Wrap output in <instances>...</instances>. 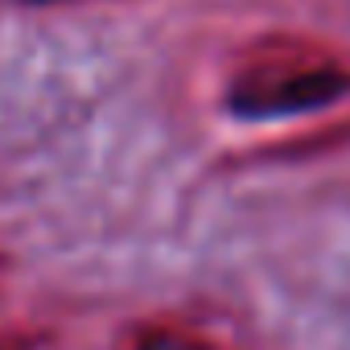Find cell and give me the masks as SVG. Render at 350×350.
<instances>
[{
    "label": "cell",
    "mask_w": 350,
    "mask_h": 350,
    "mask_svg": "<svg viewBox=\"0 0 350 350\" xmlns=\"http://www.w3.org/2000/svg\"><path fill=\"white\" fill-rule=\"evenodd\" d=\"M350 95V66L325 46L268 38L227 79V107L243 120H288Z\"/></svg>",
    "instance_id": "obj_1"
},
{
    "label": "cell",
    "mask_w": 350,
    "mask_h": 350,
    "mask_svg": "<svg viewBox=\"0 0 350 350\" xmlns=\"http://www.w3.org/2000/svg\"><path fill=\"white\" fill-rule=\"evenodd\" d=\"M136 350H215V346L190 329H178V325H152L136 338Z\"/></svg>",
    "instance_id": "obj_2"
},
{
    "label": "cell",
    "mask_w": 350,
    "mask_h": 350,
    "mask_svg": "<svg viewBox=\"0 0 350 350\" xmlns=\"http://www.w3.org/2000/svg\"><path fill=\"white\" fill-rule=\"evenodd\" d=\"M21 5H50V0H21Z\"/></svg>",
    "instance_id": "obj_3"
},
{
    "label": "cell",
    "mask_w": 350,
    "mask_h": 350,
    "mask_svg": "<svg viewBox=\"0 0 350 350\" xmlns=\"http://www.w3.org/2000/svg\"><path fill=\"white\" fill-rule=\"evenodd\" d=\"M0 272H5V260H0Z\"/></svg>",
    "instance_id": "obj_4"
}]
</instances>
